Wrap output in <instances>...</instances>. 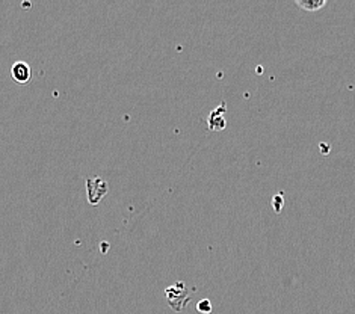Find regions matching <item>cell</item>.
<instances>
[{
    "label": "cell",
    "instance_id": "cell-1",
    "mask_svg": "<svg viewBox=\"0 0 355 314\" xmlns=\"http://www.w3.org/2000/svg\"><path fill=\"white\" fill-rule=\"evenodd\" d=\"M85 184H87V195H88L89 204L98 206L100 201L107 195V191H109L107 183L101 177H89L87 178Z\"/></svg>",
    "mask_w": 355,
    "mask_h": 314
},
{
    "label": "cell",
    "instance_id": "cell-2",
    "mask_svg": "<svg viewBox=\"0 0 355 314\" xmlns=\"http://www.w3.org/2000/svg\"><path fill=\"white\" fill-rule=\"evenodd\" d=\"M165 293H166L168 302H170L174 311H182L186 305H188L191 298L189 293L184 290V283H177L173 287H168Z\"/></svg>",
    "mask_w": 355,
    "mask_h": 314
},
{
    "label": "cell",
    "instance_id": "cell-3",
    "mask_svg": "<svg viewBox=\"0 0 355 314\" xmlns=\"http://www.w3.org/2000/svg\"><path fill=\"white\" fill-rule=\"evenodd\" d=\"M32 78L31 65L24 61H17L11 67V79L19 85H28Z\"/></svg>",
    "mask_w": 355,
    "mask_h": 314
},
{
    "label": "cell",
    "instance_id": "cell-4",
    "mask_svg": "<svg viewBox=\"0 0 355 314\" xmlns=\"http://www.w3.org/2000/svg\"><path fill=\"white\" fill-rule=\"evenodd\" d=\"M225 103H223L219 107H216L215 110H212L209 115V120H207V124H209V130H224L227 127V121H225Z\"/></svg>",
    "mask_w": 355,
    "mask_h": 314
},
{
    "label": "cell",
    "instance_id": "cell-5",
    "mask_svg": "<svg viewBox=\"0 0 355 314\" xmlns=\"http://www.w3.org/2000/svg\"><path fill=\"white\" fill-rule=\"evenodd\" d=\"M327 5V0H297V6L309 12H316Z\"/></svg>",
    "mask_w": 355,
    "mask_h": 314
},
{
    "label": "cell",
    "instance_id": "cell-6",
    "mask_svg": "<svg viewBox=\"0 0 355 314\" xmlns=\"http://www.w3.org/2000/svg\"><path fill=\"white\" fill-rule=\"evenodd\" d=\"M284 207V197L283 193H275L272 197V209L275 213H282Z\"/></svg>",
    "mask_w": 355,
    "mask_h": 314
},
{
    "label": "cell",
    "instance_id": "cell-7",
    "mask_svg": "<svg viewBox=\"0 0 355 314\" xmlns=\"http://www.w3.org/2000/svg\"><path fill=\"white\" fill-rule=\"evenodd\" d=\"M197 311L200 314H210L214 311V307H212V302H210L209 299H201L198 301L197 304Z\"/></svg>",
    "mask_w": 355,
    "mask_h": 314
},
{
    "label": "cell",
    "instance_id": "cell-8",
    "mask_svg": "<svg viewBox=\"0 0 355 314\" xmlns=\"http://www.w3.org/2000/svg\"><path fill=\"white\" fill-rule=\"evenodd\" d=\"M107 251V243L106 242H103V243H101V252H106Z\"/></svg>",
    "mask_w": 355,
    "mask_h": 314
},
{
    "label": "cell",
    "instance_id": "cell-9",
    "mask_svg": "<svg viewBox=\"0 0 355 314\" xmlns=\"http://www.w3.org/2000/svg\"><path fill=\"white\" fill-rule=\"evenodd\" d=\"M21 6H23V8H24V6H26V8H31V3H29V2L24 3V2H23V3H21Z\"/></svg>",
    "mask_w": 355,
    "mask_h": 314
}]
</instances>
